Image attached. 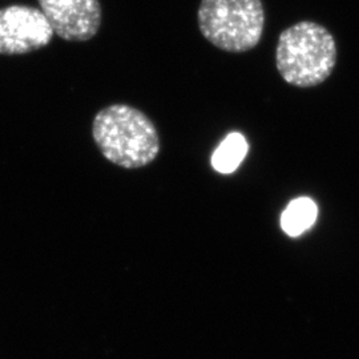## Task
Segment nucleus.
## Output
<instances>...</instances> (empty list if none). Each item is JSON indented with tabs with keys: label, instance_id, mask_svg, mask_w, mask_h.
<instances>
[{
	"label": "nucleus",
	"instance_id": "1",
	"mask_svg": "<svg viewBox=\"0 0 359 359\" xmlns=\"http://www.w3.org/2000/svg\"><path fill=\"white\" fill-rule=\"evenodd\" d=\"M92 136L100 154L124 169L149 165L161 148L152 120L127 104H112L99 111L92 123Z\"/></svg>",
	"mask_w": 359,
	"mask_h": 359
},
{
	"label": "nucleus",
	"instance_id": "2",
	"mask_svg": "<svg viewBox=\"0 0 359 359\" xmlns=\"http://www.w3.org/2000/svg\"><path fill=\"white\" fill-rule=\"evenodd\" d=\"M338 60L333 34L320 23L304 20L283 29L276 47L277 71L287 84L317 87L332 76Z\"/></svg>",
	"mask_w": 359,
	"mask_h": 359
},
{
	"label": "nucleus",
	"instance_id": "3",
	"mask_svg": "<svg viewBox=\"0 0 359 359\" xmlns=\"http://www.w3.org/2000/svg\"><path fill=\"white\" fill-rule=\"evenodd\" d=\"M197 23L201 35L218 50L244 53L262 39L265 8L262 0H201Z\"/></svg>",
	"mask_w": 359,
	"mask_h": 359
},
{
	"label": "nucleus",
	"instance_id": "4",
	"mask_svg": "<svg viewBox=\"0 0 359 359\" xmlns=\"http://www.w3.org/2000/svg\"><path fill=\"white\" fill-rule=\"evenodd\" d=\"M53 29L41 10L13 4L0 8V55H26L48 46Z\"/></svg>",
	"mask_w": 359,
	"mask_h": 359
},
{
	"label": "nucleus",
	"instance_id": "5",
	"mask_svg": "<svg viewBox=\"0 0 359 359\" xmlns=\"http://www.w3.org/2000/svg\"><path fill=\"white\" fill-rule=\"evenodd\" d=\"M53 32L67 41H88L102 26L99 0H38Z\"/></svg>",
	"mask_w": 359,
	"mask_h": 359
},
{
	"label": "nucleus",
	"instance_id": "6",
	"mask_svg": "<svg viewBox=\"0 0 359 359\" xmlns=\"http://www.w3.org/2000/svg\"><path fill=\"white\" fill-rule=\"evenodd\" d=\"M317 215V205L310 198H297L285 209L281 217V226L285 233L297 237L313 226Z\"/></svg>",
	"mask_w": 359,
	"mask_h": 359
},
{
	"label": "nucleus",
	"instance_id": "7",
	"mask_svg": "<svg viewBox=\"0 0 359 359\" xmlns=\"http://www.w3.org/2000/svg\"><path fill=\"white\" fill-rule=\"evenodd\" d=\"M248 148V142L241 133H231L216 149L212 165L219 173H231L243 163Z\"/></svg>",
	"mask_w": 359,
	"mask_h": 359
}]
</instances>
